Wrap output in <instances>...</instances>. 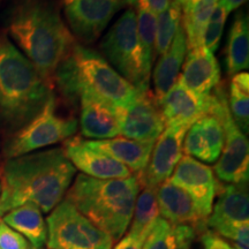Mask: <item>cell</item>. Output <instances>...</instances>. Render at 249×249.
Wrapping results in <instances>:
<instances>
[{
    "label": "cell",
    "instance_id": "cell-1",
    "mask_svg": "<svg viewBox=\"0 0 249 249\" xmlns=\"http://www.w3.org/2000/svg\"><path fill=\"white\" fill-rule=\"evenodd\" d=\"M76 169L62 148L35 151L6 160L0 171V209L2 213L33 203L48 213L65 198Z\"/></svg>",
    "mask_w": 249,
    "mask_h": 249
},
{
    "label": "cell",
    "instance_id": "cell-2",
    "mask_svg": "<svg viewBox=\"0 0 249 249\" xmlns=\"http://www.w3.org/2000/svg\"><path fill=\"white\" fill-rule=\"evenodd\" d=\"M6 35L52 87L55 71L76 44L52 0H17Z\"/></svg>",
    "mask_w": 249,
    "mask_h": 249
},
{
    "label": "cell",
    "instance_id": "cell-3",
    "mask_svg": "<svg viewBox=\"0 0 249 249\" xmlns=\"http://www.w3.org/2000/svg\"><path fill=\"white\" fill-rule=\"evenodd\" d=\"M52 90L6 33H0V127L8 133L22 128L43 110Z\"/></svg>",
    "mask_w": 249,
    "mask_h": 249
},
{
    "label": "cell",
    "instance_id": "cell-4",
    "mask_svg": "<svg viewBox=\"0 0 249 249\" xmlns=\"http://www.w3.org/2000/svg\"><path fill=\"white\" fill-rule=\"evenodd\" d=\"M141 191L136 174L126 179H95L79 174L65 195L81 213L113 241L124 235Z\"/></svg>",
    "mask_w": 249,
    "mask_h": 249
},
{
    "label": "cell",
    "instance_id": "cell-5",
    "mask_svg": "<svg viewBox=\"0 0 249 249\" xmlns=\"http://www.w3.org/2000/svg\"><path fill=\"white\" fill-rule=\"evenodd\" d=\"M53 83L68 102L79 103L82 90L91 92L113 107H123L138 93L101 53L75 44L54 73Z\"/></svg>",
    "mask_w": 249,
    "mask_h": 249
},
{
    "label": "cell",
    "instance_id": "cell-6",
    "mask_svg": "<svg viewBox=\"0 0 249 249\" xmlns=\"http://www.w3.org/2000/svg\"><path fill=\"white\" fill-rule=\"evenodd\" d=\"M102 55L124 80L139 90H149L144 77L135 9L129 7L112 24L99 44Z\"/></svg>",
    "mask_w": 249,
    "mask_h": 249
},
{
    "label": "cell",
    "instance_id": "cell-7",
    "mask_svg": "<svg viewBox=\"0 0 249 249\" xmlns=\"http://www.w3.org/2000/svg\"><path fill=\"white\" fill-rule=\"evenodd\" d=\"M79 121L75 118L57 113V103L52 96L33 120L13 133L4 145V156L6 160H11L65 142L75 135Z\"/></svg>",
    "mask_w": 249,
    "mask_h": 249
},
{
    "label": "cell",
    "instance_id": "cell-8",
    "mask_svg": "<svg viewBox=\"0 0 249 249\" xmlns=\"http://www.w3.org/2000/svg\"><path fill=\"white\" fill-rule=\"evenodd\" d=\"M48 249H112L114 241L96 227L71 202L62 200L49 217Z\"/></svg>",
    "mask_w": 249,
    "mask_h": 249
},
{
    "label": "cell",
    "instance_id": "cell-9",
    "mask_svg": "<svg viewBox=\"0 0 249 249\" xmlns=\"http://www.w3.org/2000/svg\"><path fill=\"white\" fill-rule=\"evenodd\" d=\"M67 27L83 44L96 42L126 2L124 0H60Z\"/></svg>",
    "mask_w": 249,
    "mask_h": 249
},
{
    "label": "cell",
    "instance_id": "cell-10",
    "mask_svg": "<svg viewBox=\"0 0 249 249\" xmlns=\"http://www.w3.org/2000/svg\"><path fill=\"white\" fill-rule=\"evenodd\" d=\"M116 114L120 135L134 141L155 143L166 127L150 89H138L132 101L123 107H116Z\"/></svg>",
    "mask_w": 249,
    "mask_h": 249
},
{
    "label": "cell",
    "instance_id": "cell-11",
    "mask_svg": "<svg viewBox=\"0 0 249 249\" xmlns=\"http://www.w3.org/2000/svg\"><path fill=\"white\" fill-rule=\"evenodd\" d=\"M224 128V147L213 173L224 183L247 185L249 178V144L247 135L236 126L230 113L226 92L223 93L220 112Z\"/></svg>",
    "mask_w": 249,
    "mask_h": 249
},
{
    "label": "cell",
    "instance_id": "cell-12",
    "mask_svg": "<svg viewBox=\"0 0 249 249\" xmlns=\"http://www.w3.org/2000/svg\"><path fill=\"white\" fill-rule=\"evenodd\" d=\"M191 124L179 123L165 127L155 142L150 160L144 171L136 174L141 188H157L170 179L177 164L182 158V143Z\"/></svg>",
    "mask_w": 249,
    "mask_h": 249
},
{
    "label": "cell",
    "instance_id": "cell-13",
    "mask_svg": "<svg viewBox=\"0 0 249 249\" xmlns=\"http://www.w3.org/2000/svg\"><path fill=\"white\" fill-rule=\"evenodd\" d=\"M165 124H193L205 114L217 113L222 107L219 91L200 95L182 85L178 80L172 88L158 101Z\"/></svg>",
    "mask_w": 249,
    "mask_h": 249
},
{
    "label": "cell",
    "instance_id": "cell-14",
    "mask_svg": "<svg viewBox=\"0 0 249 249\" xmlns=\"http://www.w3.org/2000/svg\"><path fill=\"white\" fill-rule=\"evenodd\" d=\"M169 180L188 193L202 217L208 219L218 187L213 167L189 156H182Z\"/></svg>",
    "mask_w": 249,
    "mask_h": 249
},
{
    "label": "cell",
    "instance_id": "cell-15",
    "mask_svg": "<svg viewBox=\"0 0 249 249\" xmlns=\"http://www.w3.org/2000/svg\"><path fill=\"white\" fill-rule=\"evenodd\" d=\"M222 99L223 88L218 89ZM222 107L217 113L205 114L195 123H193L187 130L182 143V154L203 163H216L224 147V128L222 118Z\"/></svg>",
    "mask_w": 249,
    "mask_h": 249
},
{
    "label": "cell",
    "instance_id": "cell-16",
    "mask_svg": "<svg viewBox=\"0 0 249 249\" xmlns=\"http://www.w3.org/2000/svg\"><path fill=\"white\" fill-rule=\"evenodd\" d=\"M61 148L73 166L90 178L126 179L133 176L128 167L104 152L90 148L86 140L79 136L66 140Z\"/></svg>",
    "mask_w": 249,
    "mask_h": 249
},
{
    "label": "cell",
    "instance_id": "cell-17",
    "mask_svg": "<svg viewBox=\"0 0 249 249\" xmlns=\"http://www.w3.org/2000/svg\"><path fill=\"white\" fill-rule=\"evenodd\" d=\"M79 102L80 129L85 138L107 140L120 135L116 107L86 90L79 93Z\"/></svg>",
    "mask_w": 249,
    "mask_h": 249
},
{
    "label": "cell",
    "instance_id": "cell-18",
    "mask_svg": "<svg viewBox=\"0 0 249 249\" xmlns=\"http://www.w3.org/2000/svg\"><path fill=\"white\" fill-rule=\"evenodd\" d=\"M156 198L161 218L167 222L174 225L193 226L200 234L208 229L207 219L202 217L188 193L170 180L156 188Z\"/></svg>",
    "mask_w": 249,
    "mask_h": 249
},
{
    "label": "cell",
    "instance_id": "cell-19",
    "mask_svg": "<svg viewBox=\"0 0 249 249\" xmlns=\"http://www.w3.org/2000/svg\"><path fill=\"white\" fill-rule=\"evenodd\" d=\"M179 81L189 90L208 95L219 85L220 68L213 52L204 46L187 50Z\"/></svg>",
    "mask_w": 249,
    "mask_h": 249
},
{
    "label": "cell",
    "instance_id": "cell-20",
    "mask_svg": "<svg viewBox=\"0 0 249 249\" xmlns=\"http://www.w3.org/2000/svg\"><path fill=\"white\" fill-rule=\"evenodd\" d=\"M217 202L207 219L208 229L233 223L249 222V196L246 185L219 183L217 187Z\"/></svg>",
    "mask_w": 249,
    "mask_h": 249
},
{
    "label": "cell",
    "instance_id": "cell-21",
    "mask_svg": "<svg viewBox=\"0 0 249 249\" xmlns=\"http://www.w3.org/2000/svg\"><path fill=\"white\" fill-rule=\"evenodd\" d=\"M86 143L90 148L104 152L124 164L136 174L143 172L147 167L155 144L150 142L134 141L124 136L107 140H86Z\"/></svg>",
    "mask_w": 249,
    "mask_h": 249
},
{
    "label": "cell",
    "instance_id": "cell-22",
    "mask_svg": "<svg viewBox=\"0 0 249 249\" xmlns=\"http://www.w3.org/2000/svg\"><path fill=\"white\" fill-rule=\"evenodd\" d=\"M187 40L182 24H180L170 48L163 55L152 71L154 82V96L156 101H160L172 88L180 75L183 60L187 53Z\"/></svg>",
    "mask_w": 249,
    "mask_h": 249
},
{
    "label": "cell",
    "instance_id": "cell-23",
    "mask_svg": "<svg viewBox=\"0 0 249 249\" xmlns=\"http://www.w3.org/2000/svg\"><path fill=\"white\" fill-rule=\"evenodd\" d=\"M1 219L26 238L34 249H42L48 239V226L37 205L26 203L6 213Z\"/></svg>",
    "mask_w": 249,
    "mask_h": 249
},
{
    "label": "cell",
    "instance_id": "cell-24",
    "mask_svg": "<svg viewBox=\"0 0 249 249\" xmlns=\"http://www.w3.org/2000/svg\"><path fill=\"white\" fill-rule=\"evenodd\" d=\"M198 234L193 226L174 225L158 217L145 239L143 249H191Z\"/></svg>",
    "mask_w": 249,
    "mask_h": 249
},
{
    "label": "cell",
    "instance_id": "cell-25",
    "mask_svg": "<svg viewBox=\"0 0 249 249\" xmlns=\"http://www.w3.org/2000/svg\"><path fill=\"white\" fill-rule=\"evenodd\" d=\"M226 67L230 76L249 67V24L244 11L235 14L226 46Z\"/></svg>",
    "mask_w": 249,
    "mask_h": 249
},
{
    "label": "cell",
    "instance_id": "cell-26",
    "mask_svg": "<svg viewBox=\"0 0 249 249\" xmlns=\"http://www.w3.org/2000/svg\"><path fill=\"white\" fill-rule=\"evenodd\" d=\"M218 0H197L192 7L182 11L181 24L185 30L187 49L203 46V36L208 21Z\"/></svg>",
    "mask_w": 249,
    "mask_h": 249
},
{
    "label": "cell",
    "instance_id": "cell-27",
    "mask_svg": "<svg viewBox=\"0 0 249 249\" xmlns=\"http://www.w3.org/2000/svg\"><path fill=\"white\" fill-rule=\"evenodd\" d=\"M158 217L160 210L156 198V189L143 187L136 197L128 232L135 235H148Z\"/></svg>",
    "mask_w": 249,
    "mask_h": 249
},
{
    "label": "cell",
    "instance_id": "cell-28",
    "mask_svg": "<svg viewBox=\"0 0 249 249\" xmlns=\"http://www.w3.org/2000/svg\"><path fill=\"white\" fill-rule=\"evenodd\" d=\"M138 36L142 58V68L148 82L151 79V68L155 59L156 45V18L157 15L145 9H136Z\"/></svg>",
    "mask_w": 249,
    "mask_h": 249
},
{
    "label": "cell",
    "instance_id": "cell-29",
    "mask_svg": "<svg viewBox=\"0 0 249 249\" xmlns=\"http://www.w3.org/2000/svg\"><path fill=\"white\" fill-rule=\"evenodd\" d=\"M182 11L176 2L171 1L163 13L158 14L156 18V45L155 53L163 55L176 36L178 28L181 24Z\"/></svg>",
    "mask_w": 249,
    "mask_h": 249
},
{
    "label": "cell",
    "instance_id": "cell-30",
    "mask_svg": "<svg viewBox=\"0 0 249 249\" xmlns=\"http://www.w3.org/2000/svg\"><path fill=\"white\" fill-rule=\"evenodd\" d=\"M227 105L233 121L242 132L247 134L249 128V90L240 89L231 82Z\"/></svg>",
    "mask_w": 249,
    "mask_h": 249
},
{
    "label": "cell",
    "instance_id": "cell-31",
    "mask_svg": "<svg viewBox=\"0 0 249 249\" xmlns=\"http://www.w3.org/2000/svg\"><path fill=\"white\" fill-rule=\"evenodd\" d=\"M229 13L220 5H216L213 14L208 21L207 28H205L203 36V46L209 50L210 52L214 53L218 49L220 38H222L224 33V27H225L226 18Z\"/></svg>",
    "mask_w": 249,
    "mask_h": 249
},
{
    "label": "cell",
    "instance_id": "cell-32",
    "mask_svg": "<svg viewBox=\"0 0 249 249\" xmlns=\"http://www.w3.org/2000/svg\"><path fill=\"white\" fill-rule=\"evenodd\" d=\"M213 231V230H211ZM213 232L222 235L227 240L234 242L241 248L248 249L249 245V222L244 223H233L227 225L219 226L218 229L213 230Z\"/></svg>",
    "mask_w": 249,
    "mask_h": 249
},
{
    "label": "cell",
    "instance_id": "cell-33",
    "mask_svg": "<svg viewBox=\"0 0 249 249\" xmlns=\"http://www.w3.org/2000/svg\"><path fill=\"white\" fill-rule=\"evenodd\" d=\"M0 248L1 249H34L20 233L9 227L0 218Z\"/></svg>",
    "mask_w": 249,
    "mask_h": 249
},
{
    "label": "cell",
    "instance_id": "cell-34",
    "mask_svg": "<svg viewBox=\"0 0 249 249\" xmlns=\"http://www.w3.org/2000/svg\"><path fill=\"white\" fill-rule=\"evenodd\" d=\"M200 241L203 249H244L209 229L201 233Z\"/></svg>",
    "mask_w": 249,
    "mask_h": 249
},
{
    "label": "cell",
    "instance_id": "cell-35",
    "mask_svg": "<svg viewBox=\"0 0 249 249\" xmlns=\"http://www.w3.org/2000/svg\"><path fill=\"white\" fill-rule=\"evenodd\" d=\"M124 2L134 9H145L158 15L169 7L171 0H124Z\"/></svg>",
    "mask_w": 249,
    "mask_h": 249
},
{
    "label": "cell",
    "instance_id": "cell-36",
    "mask_svg": "<svg viewBox=\"0 0 249 249\" xmlns=\"http://www.w3.org/2000/svg\"><path fill=\"white\" fill-rule=\"evenodd\" d=\"M147 236L145 234L135 235L128 232L120 239L113 249H143Z\"/></svg>",
    "mask_w": 249,
    "mask_h": 249
},
{
    "label": "cell",
    "instance_id": "cell-37",
    "mask_svg": "<svg viewBox=\"0 0 249 249\" xmlns=\"http://www.w3.org/2000/svg\"><path fill=\"white\" fill-rule=\"evenodd\" d=\"M246 1L247 0H218L217 4L222 6L227 13H231V12L235 11V9L240 8Z\"/></svg>",
    "mask_w": 249,
    "mask_h": 249
},
{
    "label": "cell",
    "instance_id": "cell-38",
    "mask_svg": "<svg viewBox=\"0 0 249 249\" xmlns=\"http://www.w3.org/2000/svg\"><path fill=\"white\" fill-rule=\"evenodd\" d=\"M171 1L176 2V4L181 8V11H185V9L192 7L197 0H171Z\"/></svg>",
    "mask_w": 249,
    "mask_h": 249
},
{
    "label": "cell",
    "instance_id": "cell-39",
    "mask_svg": "<svg viewBox=\"0 0 249 249\" xmlns=\"http://www.w3.org/2000/svg\"><path fill=\"white\" fill-rule=\"evenodd\" d=\"M2 216H4V213H2V211H1V209H0V218H1Z\"/></svg>",
    "mask_w": 249,
    "mask_h": 249
},
{
    "label": "cell",
    "instance_id": "cell-40",
    "mask_svg": "<svg viewBox=\"0 0 249 249\" xmlns=\"http://www.w3.org/2000/svg\"><path fill=\"white\" fill-rule=\"evenodd\" d=\"M0 192H1V183H0Z\"/></svg>",
    "mask_w": 249,
    "mask_h": 249
},
{
    "label": "cell",
    "instance_id": "cell-41",
    "mask_svg": "<svg viewBox=\"0 0 249 249\" xmlns=\"http://www.w3.org/2000/svg\"><path fill=\"white\" fill-rule=\"evenodd\" d=\"M0 2H1V0H0Z\"/></svg>",
    "mask_w": 249,
    "mask_h": 249
},
{
    "label": "cell",
    "instance_id": "cell-42",
    "mask_svg": "<svg viewBox=\"0 0 249 249\" xmlns=\"http://www.w3.org/2000/svg\"><path fill=\"white\" fill-rule=\"evenodd\" d=\"M0 249H1V248H0Z\"/></svg>",
    "mask_w": 249,
    "mask_h": 249
}]
</instances>
